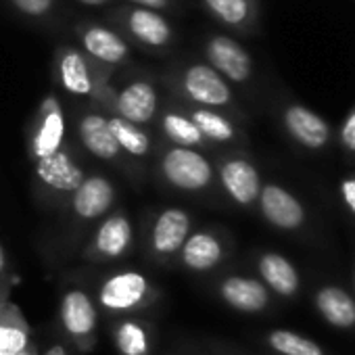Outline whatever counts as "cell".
I'll use <instances>...</instances> for the list:
<instances>
[{
  "instance_id": "6da1fadb",
  "label": "cell",
  "mask_w": 355,
  "mask_h": 355,
  "mask_svg": "<svg viewBox=\"0 0 355 355\" xmlns=\"http://www.w3.org/2000/svg\"><path fill=\"white\" fill-rule=\"evenodd\" d=\"M159 173L173 191L189 195H205L218 187L216 165L197 148L167 146L159 157Z\"/></svg>"
},
{
  "instance_id": "7a4b0ae2",
  "label": "cell",
  "mask_w": 355,
  "mask_h": 355,
  "mask_svg": "<svg viewBox=\"0 0 355 355\" xmlns=\"http://www.w3.org/2000/svg\"><path fill=\"white\" fill-rule=\"evenodd\" d=\"M278 123L284 136L309 155H322L334 144V125L297 98L288 96L280 101Z\"/></svg>"
},
{
  "instance_id": "3957f363",
  "label": "cell",
  "mask_w": 355,
  "mask_h": 355,
  "mask_svg": "<svg viewBox=\"0 0 355 355\" xmlns=\"http://www.w3.org/2000/svg\"><path fill=\"white\" fill-rule=\"evenodd\" d=\"M180 94L195 107L214 109L243 119V111L236 103L232 86L207 63H193L184 67L175 82Z\"/></svg>"
},
{
  "instance_id": "277c9868",
  "label": "cell",
  "mask_w": 355,
  "mask_h": 355,
  "mask_svg": "<svg viewBox=\"0 0 355 355\" xmlns=\"http://www.w3.org/2000/svg\"><path fill=\"white\" fill-rule=\"evenodd\" d=\"M159 299V288L144 274L125 270L107 276L96 291V305L111 315H134Z\"/></svg>"
},
{
  "instance_id": "5b68a950",
  "label": "cell",
  "mask_w": 355,
  "mask_h": 355,
  "mask_svg": "<svg viewBox=\"0 0 355 355\" xmlns=\"http://www.w3.org/2000/svg\"><path fill=\"white\" fill-rule=\"evenodd\" d=\"M255 209L270 228L284 234H307L313 226L311 211L303 199L280 182H263Z\"/></svg>"
},
{
  "instance_id": "8992f818",
  "label": "cell",
  "mask_w": 355,
  "mask_h": 355,
  "mask_svg": "<svg viewBox=\"0 0 355 355\" xmlns=\"http://www.w3.org/2000/svg\"><path fill=\"white\" fill-rule=\"evenodd\" d=\"M218 187L241 209H255L263 187L257 163L243 150L234 148L224 153L216 163Z\"/></svg>"
},
{
  "instance_id": "52a82bcc",
  "label": "cell",
  "mask_w": 355,
  "mask_h": 355,
  "mask_svg": "<svg viewBox=\"0 0 355 355\" xmlns=\"http://www.w3.org/2000/svg\"><path fill=\"white\" fill-rule=\"evenodd\" d=\"M55 76L63 90H67L69 94L94 98L101 105H105V101L113 92L107 84L105 73H101V65L73 46H65L57 53Z\"/></svg>"
},
{
  "instance_id": "ba28073f",
  "label": "cell",
  "mask_w": 355,
  "mask_h": 355,
  "mask_svg": "<svg viewBox=\"0 0 355 355\" xmlns=\"http://www.w3.org/2000/svg\"><path fill=\"white\" fill-rule=\"evenodd\" d=\"M59 315L67 340H71V345L78 351L90 353L96 347V328H98V313L92 297L82 288L65 291V295L61 297Z\"/></svg>"
},
{
  "instance_id": "9c48e42d",
  "label": "cell",
  "mask_w": 355,
  "mask_h": 355,
  "mask_svg": "<svg viewBox=\"0 0 355 355\" xmlns=\"http://www.w3.org/2000/svg\"><path fill=\"white\" fill-rule=\"evenodd\" d=\"M193 232V216L182 207H165L155 216L148 232V255L167 266L178 259V253L184 247Z\"/></svg>"
},
{
  "instance_id": "30bf717a",
  "label": "cell",
  "mask_w": 355,
  "mask_h": 355,
  "mask_svg": "<svg viewBox=\"0 0 355 355\" xmlns=\"http://www.w3.org/2000/svg\"><path fill=\"white\" fill-rule=\"evenodd\" d=\"M34 178L38 187L49 195L69 199L86 180V171L76 161L71 150L63 146L59 153L34 161Z\"/></svg>"
},
{
  "instance_id": "8fae6325",
  "label": "cell",
  "mask_w": 355,
  "mask_h": 355,
  "mask_svg": "<svg viewBox=\"0 0 355 355\" xmlns=\"http://www.w3.org/2000/svg\"><path fill=\"white\" fill-rule=\"evenodd\" d=\"M228 255L230 239L216 228H203L191 232L184 247L178 253V263L193 274H209L218 270Z\"/></svg>"
},
{
  "instance_id": "7c38bea8",
  "label": "cell",
  "mask_w": 355,
  "mask_h": 355,
  "mask_svg": "<svg viewBox=\"0 0 355 355\" xmlns=\"http://www.w3.org/2000/svg\"><path fill=\"white\" fill-rule=\"evenodd\" d=\"M132 247H134V226L130 216L123 211H113L98 224L90 245L84 251V257L94 263L117 261L125 257L132 251Z\"/></svg>"
},
{
  "instance_id": "4fadbf2b",
  "label": "cell",
  "mask_w": 355,
  "mask_h": 355,
  "mask_svg": "<svg viewBox=\"0 0 355 355\" xmlns=\"http://www.w3.org/2000/svg\"><path fill=\"white\" fill-rule=\"evenodd\" d=\"M207 65L214 67L228 84L249 86L255 76V65L251 55L243 44L230 36L216 34L205 42Z\"/></svg>"
},
{
  "instance_id": "5bb4252c",
  "label": "cell",
  "mask_w": 355,
  "mask_h": 355,
  "mask_svg": "<svg viewBox=\"0 0 355 355\" xmlns=\"http://www.w3.org/2000/svg\"><path fill=\"white\" fill-rule=\"evenodd\" d=\"M65 113L55 94H49L34 117V125L30 132V157L32 161L51 157L65 146Z\"/></svg>"
},
{
  "instance_id": "9a60e30c",
  "label": "cell",
  "mask_w": 355,
  "mask_h": 355,
  "mask_svg": "<svg viewBox=\"0 0 355 355\" xmlns=\"http://www.w3.org/2000/svg\"><path fill=\"white\" fill-rule=\"evenodd\" d=\"M105 107L111 111V115L142 128L157 117L159 94L148 80H132L121 90H113Z\"/></svg>"
},
{
  "instance_id": "2e32d148",
  "label": "cell",
  "mask_w": 355,
  "mask_h": 355,
  "mask_svg": "<svg viewBox=\"0 0 355 355\" xmlns=\"http://www.w3.org/2000/svg\"><path fill=\"white\" fill-rule=\"evenodd\" d=\"M257 278L272 293L274 299L293 301L301 295L303 280L299 268L278 251H259L253 257Z\"/></svg>"
},
{
  "instance_id": "e0dca14e",
  "label": "cell",
  "mask_w": 355,
  "mask_h": 355,
  "mask_svg": "<svg viewBox=\"0 0 355 355\" xmlns=\"http://www.w3.org/2000/svg\"><path fill=\"white\" fill-rule=\"evenodd\" d=\"M216 293L230 309L241 313H263L274 305L272 293L257 276L226 274L218 280Z\"/></svg>"
},
{
  "instance_id": "ac0fdd59",
  "label": "cell",
  "mask_w": 355,
  "mask_h": 355,
  "mask_svg": "<svg viewBox=\"0 0 355 355\" xmlns=\"http://www.w3.org/2000/svg\"><path fill=\"white\" fill-rule=\"evenodd\" d=\"M115 199H117L115 184L101 173H92L86 175V180L80 184V189L69 197V205L76 220L90 224L94 220L105 218L115 205Z\"/></svg>"
},
{
  "instance_id": "d6986e66",
  "label": "cell",
  "mask_w": 355,
  "mask_h": 355,
  "mask_svg": "<svg viewBox=\"0 0 355 355\" xmlns=\"http://www.w3.org/2000/svg\"><path fill=\"white\" fill-rule=\"evenodd\" d=\"M315 313L336 330H355V295L338 282H320L311 297Z\"/></svg>"
},
{
  "instance_id": "ffe728a7",
  "label": "cell",
  "mask_w": 355,
  "mask_h": 355,
  "mask_svg": "<svg viewBox=\"0 0 355 355\" xmlns=\"http://www.w3.org/2000/svg\"><path fill=\"white\" fill-rule=\"evenodd\" d=\"M80 42L86 51V55L98 63L101 67H115L128 61L130 57V44L123 36L117 32L101 26V24H86L78 28Z\"/></svg>"
},
{
  "instance_id": "44dd1931",
  "label": "cell",
  "mask_w": 355,
  "mask_h": 355,
  "mask_svg": "<svg viewBox=\"0 0 355 355\" xmlns=\"http://www.w3.org/2000/svg\"><path fill=\"white\" fill-rule=\"evenodd\" d=\"M121 19H123V28L128 30V34L146 49L159 51V49L171 46L173 42L171 24L157 11L132 7V9H123Z\"/></svg>"
},
{
  "instance_id": "7402d4cb",
  "label": "cell",
  "mask_w": 355,
  "mask_h": 355,
  "mask_svg": "<svg viewBox=\"0 0 355 355\" xmlns=\"http://www.w3.org/2000/svg\"><path fill=\"white\" fill-rule=\"evenodd\" d=\"M193 123L199 128V132L203 134V138L214 146H232L241 148L247 144V134L241 128V123L236 121V117L222 113V111H214V109H203V107H193L187 113Z\"/></svg>"
},
{
  "instance_id": "603a6c76",
  "label": "cell",
  "mask_w": 355,
  "mask_h": 355,
  "mask_svg": "<svg viewBox=\"0 0 355 355\" xmlns=\"http://www.w3.org/2000/svg\"><path fill=\"white\" fill-rule=\"evenodd\" d=\"M78 138L92 157L107 163H121L123 153L109 130L107 113H96V111L82 113L78 119Z\"/></svg>"
},
{
  "instance_id": "cb8c5ba5",
  "label": "cell",
  "mask_w": 355,
  "mask_h": 355,
  "mask_svg": "<svg viewBox=\"0 0 355 355\" xmlns=\"http://www.w3.org/2000/svg\"><path fill=\"white\" fill-rule=\"evenodd\" d=\"M207 13L224 28L253 34L259 24V0H201Z\"/></svg>"
},
{
  "instance_id": "d4e9b609",
  "label": "cell",
  "mask_w": 355,
  "mask_h": 355,
  "mask_svg": "<svg viewBox=\"0 0 355 355\" xmlns=\"http://www.w3.org/2000/svg\"><path fill=\"white\" fill-rule=\"evenodd\" d=\"M32 343V330L13 301L0 303V355H17Z\"/></svg>"
},
{
  "instance_id": "484cf974",
  "label": "cell",
  "mask_w": 355,
  "mask_h": 355,
  "mask_svg": "<svg viewBox=\"0 0 355 355\" xmlns=\"http://www.w3.org/2000/svg\"><path fill=\"white\" fill-rule=\"evenodd\" d=\"M111 338L119 355H150L153 351V330L136 315L117 320L111 328Z\"/></svg>"
},
{
  "instance_id": "4316f807",
  "label": "cell",
  "mask_w": 355,
  "mask_h": 355,
  "mask_svg": "<svg viewBox=\"0 0 355 355\" xmlns=\"http://www.w3.org/2000/svg\"><path fill=\"white\" fill-rule=\"evenodd\" d=\"M161 132L173 146H184V148H211V144L203 138L199 128L193 123V119L175 109H165L161 113Z\"/></svg>"
},
{
  "instance_id": "83f0119b",
  "label": "cell",
  "mask_w": 355,
  "mask_h": 355,
  "mask_svg": "<svg viewBox=\"0 0 355 355\" xmlns=\"http://www.w3.org/2000/svg\"><path fill=\"white\" fill-rule=\"evenodd\" d=\"M266 347L274 355H330L318 340L288 328H272L263 334Z\"/></svg>"
},
{
  "instance_id": "f1b7e54d",
  "label": "cell",
  "mask_w": 355,
  "mask_h": 355,
  "mask_svg": "<svg viewBox=\"0 0 355 355\" xmlns=\"http://www.w3.org/2000/svg\"><path fill=\"white\" fill-rule=\"evenodd\" d=\"M107 123L109 130L115 138V142L119 144L121 153L134 157V159H144L150 153V136L144 128L134 125L117 115H107Z\"/></svg>"
},
{
  "instance_id": "f546056e",
  "label": "cell",
  "mask_w": 355,
  "mask_h": 355,
  "mask_svg": "<svg viewBox=\"0 0 355 355\" xmlns=\"http://www.w3.org/2000/svg\"><path fill=\"white\" fill-rule=\"evenodd\" d=\"M334 144L340 150L343 159L355 163V103L349 107L338 128H334Z\"/></svg>"
},
{
  "instance_id": "4dcf8cb0",
  "label": "cell",
  "mask_w": 355,
  "mask_h": 355,
  "mask_svg": "<svg viewBox=\"0 0 355 355\" xmlns=\"http://www.w3.org/2000/svg\"><path fill=\"white\" fill-rule=\"evenodd\" d=\"M11 3L28 17H46L55 9V0H11Z\"/></svg>"
},
{
  "instance_id": "1f68e13d",
  "label": "cell",
  "mask_w": 355,
  "mask_h": 355,
  "mask_svg": "<svg viewBox=\"0 0 355 355\" xmlns=\"http://www.w3.org/2000/svg\"><path fill=\"white\" fill-rule=\"evenodd\" d=\"M11 284H13V274H11L9 257L5 253V247L0 245V303L9 299Z\"/></svg>"
},
{
  "instance_id": "d6a6232c",
  "label": "cell",
  "mask_w": 355,
  "mask_h": 355,
  "mask_svg": "<svg viewBox=\"0 0 355 355\" xmlns=\"http://www.w3.org/2000/svg\"><path fill=\"white\" fill-rule=\"evenodd\" d=\"M340 197L351 216H355V173L340 180Z\"/></svg>"
},
{
  "instance_id": "836d02e7",
  "label": "cell",
  "mask_w": 355,
  "mask_h": 355,
  "mask_svg": "<svg viewBox=\"0 0 355 355\" xmlns=\"http://www.w3.org/2000/svg\"><path fill=\"white\" fill-rule=\"evenodd\" d=\"M134 7H140V9H150V11H163V9H169L173 0H128Z\"/></svg>"
},
{
  "instance_id": "e575fe53",
  "label": "cell",
  "mask_w": 355,
  "mask_h": 355,
  "mask_svg": "<svg viewBox=\"0 0 355 355\" xmlns=\"http://www.w3.org/2000/svg\"><path fill=\"white\" fill-rule=\"evenodd\" d=\"M42 355H69V351H67L61 343H57V345H51V347L46 349V353H42Z\"/></svg>"
},
{
  "instance_id": "d590c367",
  "label": "cell",
  "mask_w": 355,
  "mask_h": 355,
  "mask_svg": "<svg viewBox=\"0 0 355 355\" xmlns=\"http://www.w3.org/2000/svg\"><path fill=\"white\" fill-rule=\"evenodd\" d=\"M17 355H40V349H38V345L32 340V343H30L24 351H19Z\"/></svg>"
},
{
  "instance_id": "8d00e7d4",
  "label": "cell",
  "mask_w": 355,
  "mask_h": 355,
  "mask_svg": "<svg viewBox=\"0 0 355 355\" xmlns=\"http://www.w3.org/2000/svg\"><path fill=\"white\" fill-rule=\"evenodd\" d=\"M82 5H88V7H103V5H107L109 0H80Z\"/></svg>"
},
{
  "instance_id": "74e56055",
  "label": "cell",
  "mask_w": 355,
  "mask_h": 355,
  "mask_svg": "<svg viewBox=\"0 0 355 355\" xmlns=\"http://www.w3.org/2000/svg\"><path fill=\"white\" fill-rule=\"evenodd\" d=\"M351 284H353V291L351 293L355 295V263H353V280H351Z\"/></svg>"
}]
</instances>
